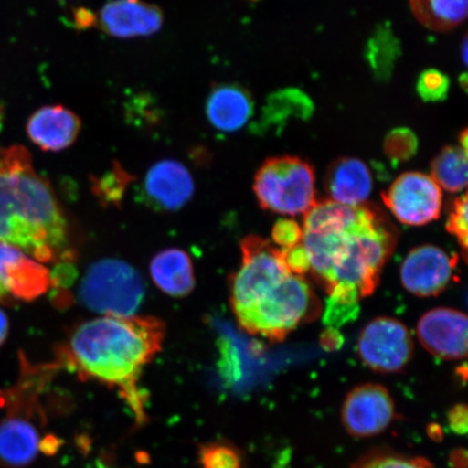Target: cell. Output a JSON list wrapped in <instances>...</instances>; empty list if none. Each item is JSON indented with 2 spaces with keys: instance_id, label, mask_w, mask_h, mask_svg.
Masks as SVG:
<instances>
[{
  "instance_id": "1",
  "label": "cell",
  "mask_w": 468,
  "mask_h": 468,
  "mask_svg": "<svg viewBox=\"0 0 468 468\" xmlns=\"http://www.w3.org/2000/svg\"><path fill=\"white\" fill-rule=\"evenodd\" d=\"M303 216L302 244L309 271L330 296L326 319L343 324L353 317L361 298L377 290L398 232L373 204L317 201Z\"/></svg>"
},
{
  "instance_id": "2",
  "label": "cell",
  "mask_w": 468,
  "mask_h": 468,
  "mask_svg": "<svg viewBox=\"0 0 468 468\" xmlns=\"http://www.w3.org/2000/svg\"><path fill=\"white\" fill-rule=\"evenodd\" d=\"M165 324L154 317L102 315L76 326L58 347V366L84 380L119 391L139 422L145 420V396L139 388L144 367L160 353Z\"/></svg>"
},
{
  "instance_id": "3",
  "label": "cell",
  "mask_w": 468,
  "mask_h": 468,
  "mask_svg": "<svg viewBox=\"0 0 468 468\" xmlns=\"http://www.w3.org/2000/svg\"><path fill=\"white\" fill-rule=\"evenodd\" d=\"M241 250L230 303L244 331L281 342L303 322L318 317V297L303 276L291 271L282 250L259 236L245 238Z\"/></svg>"
},
{
  "instance_id": "4",
  "label": "cell",
  "mask_w": 468,
  "mask_h": 468,
  "mask_svg": "<svg viewBox=\"0 0 468 468\" xmlns=\"http://www.w3.org/2000/svg\"><path fill=\"white\" fill-rule=\"evenodd\" d=\"M0 243L38 262L71 260L66 216L21 145L0 149Z\"/></svg>"
},
{
  "instance_id": "5",
  "label": "cell",
  "mask_w": 468,
  "mask_h": 468,
  "mask_svg": "<svg viewBox=\"0 0 468 468\" xmlns=\"http://www.w3.org/2000/svg\"><path fill=\"white\" fill-rule=\"evenodd\" d=\"M253 188L261 207L280 215H305L317 203L314 169L300 157L268 159L257 172Z\"/></svg>"
},
{
  "instance_id": "6",
  "label": "cell",
  "mask_w": 468,
  "mask_h": 468,
  "mask_svg": "<svg viewBox=\"0 0 468 468\" xmlns=\"http://www.w3.org/2000/svg\"><path fill=\"white\" fill-rule=\"evenodd\" d=\"M80 297L93 312L130 317L144 297V285L136 269L119 260L99 261L88 268Z\"/></svg>"
},
{
  "instance_id": "7",
  "label": "cell",
  "mask_w": 468,
  "mask_h": 468,
  "mask_svg": "<svg viewBox=\"0 0 468 468\" xmlns=\"http://www.w3.org/2000/svg\"><path fill=\"white\" fill-rule=\"evenodd\" d=\"M4 407L7 415L0 420V467L26 468L37 458L45 437L39 398L5 396Z\"/></svg>"
},
{
  "instance_id": "8",
  "label": "cell",
  "mask_w": 468,
  "mask_h": 468,
  "mask_svg": "<svg viewBox=\"0 0 468 468\" xmlns=\"http://www.w3.org/2000/svg\"><path fill=\"white\" fill-rule=\"evenodd\" d=\"M356 349L364 364L384 374L400 372L412 359L414 344L402 322L394 318L374 319L361 331Z\"/></svg>"
},
{
  "instance_id": "9",
  "label": "cell",
  "mask_w": 468,
  "mask_h": 468,
  "mask_svg": "<svg viewBox=\"0 0 468 468\" xmlns=\"http://www.w3.org/2000/svg\"><path fill=\"white\" fill-rule=\"evenodd\" d=\"M382 197L391 214L403 225L424 226L441 216V188L429 175L402 174L383 192Z\"/></svg>"
},
{
  "instance_id": "10",
  "label": "cell",
  "mask_w": 468,
  "mask_h": 468,
  "mask_svg": "<svg viewBox=\"0 0 468 468\" xmlns=\"http://www.w3.org/2000/svg\"><path fill=\"white\" fill-rule=\"evenodd\" d=\"M341 415L344 429L350 436L376 437L394 422L395 401L384 386L362 384L345 398Z\"/></svg>"
},
{
  "instance_id": "11",
  "label": "cell",
  "mask_w": 468,
  "mask_h": 468,
  "mask_svg": "<svg viewBox=\"0 0 468 468\" xmlns=\"http://www.w3.org/2000/svg\"><path fill=\"white\" fill-rule=\"evenodd\" d=\"M458 257L425 244L413 249L400 267V280L409 292L419 297L441 294L454 276Z\"/></svg>"
},
{
  "instance_id": "12",
  "label": "cell",
  "mask_w": 468,
  "mask_h": 468,
  "mask_svg": "<svg viewBox=\"0 0 468 468\" xmlns=\"http://www.w3.org/2000/svg\"><path fill=\"white\" fill-rule=\"evenodd\" d=\"M467 317L459 310L436 308L420 317L418 337L432 356L444 360H461L467 356Z\"/></svg>"
},
{
  "instance_id": "13",
  "label": "cell",
  "mask_w": 468,
  "mask_h": 468,
  "mask_svg": "<svg viewBox=\"0 0 468 468\" xmlns=\"http://www.w3.org/2000/svg\"><path fill=\"white\" fill-rule=\"evenodd\" d=\"M163 23L162 9L144 0H110L95 14V27L116 38L150 37Z\"/></svg>"
},
{
  "instance_id": "14",
  "label": "cell",
  "mask_w": 468,
  "mask_h": 468,
  "mask_svg": "<svg viewBox=\"0 0 468 468\" xmlns=\"http://www.w3.org/2000/svg\"><path fill=\"white\" fill-rule=\"evenodd\" d=\"M195 193L188 168L175 160H163L150 167L142 185V197L157 210L175 212L186 207Z\"/></svg>"
},
{
  "instance_id": "15",
  "label": "cell",
  "mask_w": 468,
  "mask_h": 468,
  "mask_svg": "<svg viewBox=\"0 0 468 468\" xmlns=\"http://www.w3.org/2000/svg\"><path fill=\"white\" fill-rule=\"evenodd\" d=\"M0 283L22 301H34L52 286L51 273L42 263L13 245L0 243Z\"/></svg>"
},
{
  "instance_id": "16",
  "label": "cell",
  "mask_w": 468,
  "mask_h": 468,
  "mask_svg": "<svg viewBox=\"0 0 468 468\" xmlns=\"http://www.w3.org/2000/svg\"><path fill=\"white\" fill-rule=\"evenodd\" d=\"M81 126L80 117L63 105H46L31 117L27 125L29 139L47 152H61L78 140Z\"/></svg>"
},
{
  "instance_id": "17",
  "label": "cell",
  "mask_w": 468,
  "mask_h": 468,
  "mask_svg": "<svg viewBox=\"0 0 468 468\" xmlns=\"http://www.w3.org/2000/svg\"><path fill=\"white\" fill-rule=\"evenodd\" d=\"M327 200L345 207L365 204L373 189V179L367 164L355 157H341L325 173Z\"/></svg>"
},
{
  "instance_id": "18",
  "label": "cell",
  "mask_w": 468,
  "mask_h": 468,
  "mask_svg": "<svg viewBox=\"0 0 468 468\" xmlns=\"http://www.w3.org/2000/svg\"><path fill=\"white\" fill-rule=\"evenodd\" d=\"M254 112L250 92L238 84H220L212 88L205 103L209 124L222 133L241 130Z\"/></svg>"
},
{
  "instance_id": "19",
  "label": "cell",
  "mask_w": 468,
  "mask_h": 468,
  "mask_svg": "<svg viewBox=\"0 0 468 468\" xmlns=\"http://www.w3.org/2000/svg\"><path fill=\"white\" fill-rule=\"evenodd\" d=\"M150 273L157 288L169 296L185 297L196 286L191 257L183 250L160 251L150 263Z\"/></svg>"
},
{
  "instance_id": "20",
  "label": "cell",
  "mask_w": 468,
  "mask_h": 468,
  "mask_svg": "<svg viewBox=\"0 0 468 468\" xmlns=\"http://www.w3.org/2000/svg\"><path fill=\"white\" fill-rule=\"evenodd\" d=\"M417 19L432 31H450L466 19L467 0H410Z\"/></svg>"
},
{
  "instance_id": "21",
  "label": "cell",
  "mask_w": 468,
  "mask_h": 468,
  "mask_svg": "<svg viewBox=\"0 0 468 468\" xmlns=\"http://www.w3.org/2000/svg\"><path fill=\"white\" fill-rule=\"evenodd\" d=\"M431 177L441 188L452 193L465 190L467 185V151L449 145L431 163Z\"/></svg>"
},
{
  "instance_id": "22",
  "label": "cell",
  "mask_w": 468,
  "mask_h": 468,
  "mask_svg": "<svg viewBox=\"0 0 468 468\" xmlns=\"http://www.w3.org/2000/svg\"><path fill=\"white\" fill-rule=\"evenodd\" d=\"M200 468H248L243 450L227 441H216L198 447Z\"/></svg>"
},
{
  "instance_id": "23",
  "label": "cell",
  "mask_w": 468,
  "mask_h": 468,
  "mask_svg": "<svg viewBox=\"0 0 468 468\" xmlns=\"http://www.w3.org/2000/svg\"><path fill=\"white\" fill-rule=\"evenodd\" d=\"M350 468H434L429 460L394 452L374 449L355 462Z\"/></svg>"
},
{
  "instance_id": "24",
  "label": "cell",
  "mask_w": 468,
  "mask_h": 468,
  "mask_svg": "<svg viewBox=\"0 0 468 468\" xmlns=\"http://www.w3.org/2000/svg\"><path fill=\"white\" fill-rule=\"evenodd\" d=\"M417 134L408 128H397L391 131L384 142V151L390 160L405 162L418 152Z\"/></svg>"
},
{
  "instance_id": "25",
  "label": "cell",
  "mask_w": 468,
  "mask_h": 468,
  "mask_svg": "<svg viewBox=\"0 0 468 468\" xmlns=\"http://www.w3.org/2000/svg\"><path fill=\"white\" fill-rule=\"evenodd\" d=\"M450 90V80L439 69H426L420 75L417 90L426 102H439L447 98Z\"/></svg>"
},
{
  "instance_id": "26",
  "label": "cell",
  "mask_w": 468,
  "mask_h": 468,
  "mask_svg": "<svg viewBox=\"0 0 468 468\" xmlns=\"http://www.w3.org/2000/svg\"><path fill=\"white\" fill-rule=\"evenodd\" d=\"M130 180V175L122 171L120 165H115L112 171L97 180L95 184L97 196L108 202L121 200Z\"/></svg>"
},
{
  "instance_id": "27",
  "label": "cell",
  "mask_w": 468,
  "mask_h": 468,
  "mask_svg": "<svg viewBox=\"0 0 468 468\" xmlns=\"http://www.w3.org/2000/svg\"><path fill=\"white\" fill-rule=\"evenodd\" d=\"M398 52V45L393 43V37L390 34L380 33L378 37L372 38L370 44V61L376 71L380 72V69H385L384 72H388L391 64L395 61V56Z\"/></svg>"
},
{
  "instance_id": "28",
  "label": "cell",
  "mask_w": 468,
  "mask_h": 468,
  "mask_svg": "<svg viewBox=\"0 0 468 468\" xmlns=\"http://www.w3.org/2000/svg\"><path fill=\"white\" fill-rule=\"evenodd\" d=\"M449 218L447 220V230L458 239L461 248L463 249L464 259L466 260L467 253V237H468V225H467V196H462L452 203L450 207Z\"/></svg>"
},
{
  "instance_id": "29",
  "label": "cell",
  "mask_w": 468,
  "mask_h": 468,
  "mask_svg": "<svg viewBox=\"0 0 468 468\" xmlns=\"http://www.w3.org/2000/svg\"><path fill=\"white\" fill-rule=\"evenodd\" d=\"M272 239L280 250H290L302 243L303 230L294 220L281 219L273 227Z\"/></svg>"
},
{
  "instance_id": "30",
  "label": "cell",
  "mask_w": 468,
  "mask_h": 468,
  "mask_svg": "<svg viewBox=\"0 0 468 468\" xmlns=\"http://www.w3.org/2000/svg\"><path fill=\"white\" fill-rule=\"evenodd\" d=\"M448 425L458 435H465L468 430V409L464 403L453 406L448 412Z\"/></svg>"
},
{
  "instance_id": "31",
  "label": "cell",
  "mask_w": 468,
  "mask_h": 468,
  "mask_svg": "<svg viewBox=\"0 0 468 468\" xmlns=\"http://www.w3.org/2000/svg\"><path fill=\"white\" fill-rule=\"evenodd\" d=\"M76 27L79 28H88L95 27V14L90 10L79 9L74 15Z\"/></svg>"
},
{
  "instance_id": "32",
  "label": "cell",
  "mask_w": 468,
  "mask_h": 468,
  "mask_svg": "<svg viewBox=\"0 0 468 468\" xmlns=\"http://www.w3.org/2000/svg\"><path fill=\"white\" fill-rule=\"evenodd\" d=\"M450 468H467V452L463 448L454 449L449 456Z\"/></svg>"
},
{
  "instance_id": "33",
  "label": "cell",
  "mask_w": 468,
  "mask_h": 468,
  "mask_svg": "<svg viewBox=\"0 0 468 468\" xmlns=\"http://www.w3.org/2000/svg\"><path fill=\"white\" fill-rule=\"evenodd\" d=\"M9 333V320L7 315L0 310V346L5 343V339H7Z\"/></svg>"
},
{
  "instance_id": "34",
  "label": "cell",
  "mask_w": 468,
  "mask_h": 468,
  "mask_svg": "<svg viewBox=\"0 0 468 468\" xmlns=\"http://www.w3.org/2000/svg\"><path fill=\"white\" fill-rule=\"evenodd\" d=\"M429 434L432 439H434V441H441L442 437L441 427L437 424L430 426Z\"/></svg>"
},
{
  "instance_id": "35",
  "label": "cell",
  "mask_w": 468,
  "mask_h": 468,
  "mask_svg": "<svg viewBox=\"0 0 468 468\" xmlns=\"http://www.w3.org/2000/svg\"><path fill=\"white\" fill-rule=\"evenodd\" d=\"M460 146L462 149L467 151V131L465 130L463 133L460 134Z\"/></svg>"
},
{
  "instance_id": "36",
  "label": "cell",
  "mask_w": 468,
  "mask_h": 468,
  "mask_svg": "<svg viewBox=\"0 0 468 468\" xmlns=\"http://www.w3.org/2000/svg\"><path fill=\"white\" fill-rule=\"evenodd\" d=\"M5 294H7V292L4 289L3 284L0 283V298H3Z\"/></svg>"
},
{
  "instance_id": "37",
  "label": "cell",
  "mask_w": 468,
  "mask_h": 468,
  "mask_svg": "<svg viewBox=\"0 0 468 468\" xmlns=\"http://www.w3.org/2000/svg\"><path fill=\"white\" fill-rule=\"evenodd\" d=\"M4 407V400H3V394L2 391H0V408Z\"/></svg>"
}]
</instances>
